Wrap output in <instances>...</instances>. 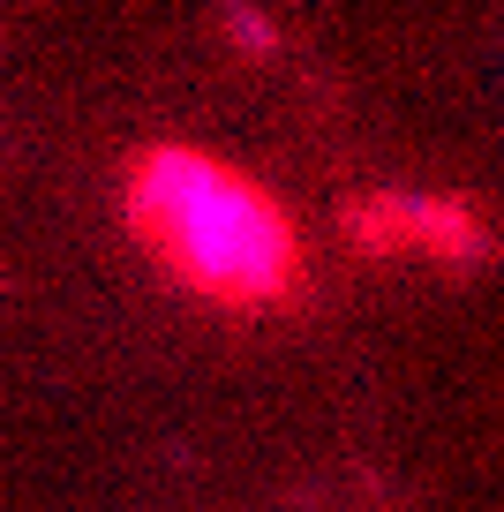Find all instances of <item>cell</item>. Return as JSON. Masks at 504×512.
<instances>
[{
  "instance_id": "cell-1",
  "label": "cell",
  "mask_w": 504,
  "mask_h": 512,
  "mask_svg": "<svg viewBox=\"0 0 504 512\" xmlns=\"http://www.w3.org/2000/svg\"><path fill=\"white\" fill-rule=\"evenodd\" d=\"M121 219L181 294L226 317H286L309 302L301 219L256 174L204 144L181 136L143 144L121 174Z\"/></svg>"
},
{
  "instance_id": "cell-2",
  "label": "cell",
  "mask_w": 504,
  "mask_h": 512,
  "mask_svg": "<svg viewBox=\"0 0 504 512\" xmlns=\"http://www.w3.org/2000/svg\"><path fill=\"white\" fill-rule=\"evenodd\" d=\"M339 241L362 264H437V272H489L504 256L482 204L444 189H369L339 204Z\"/></svg>"
}]
</instances>
